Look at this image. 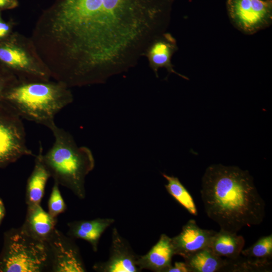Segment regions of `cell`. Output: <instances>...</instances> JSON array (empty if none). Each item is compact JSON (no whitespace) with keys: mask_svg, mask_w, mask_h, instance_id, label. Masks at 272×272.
Here are the masks:
<instances>
[{"mask_svg":"<svg viewBox=\"0 0 272 272\" xmlns=\"http://www.w3.org/2000/svg\"><path fill=\"white\" fill-rule=\"evenodd\" d=\"M200 194L207 215L221 229L237 233L264 218L265 202L253 177L238 167L210 166L202 178Z\"/></svg>","mask_w":272,"mask_h":272,"instance_id":"obj_1","label":"cell"},{"mask_svg":"<svg viewBox=\"0 0 272 272\" xmlns=\"http://www.w3.org/2000/svg\"><path fill=\"white\" fill-rule=\"evenodd\" d=\"M67 88L60 82L18 80L1 100L9 104L22 119L48 128L55 122V115L73 101Z\"/></svg>","mask_w":272,"mask_h":272,"instance_id":"obj_2","label":"cell"},{"mask_svg":"<svg viewBox=\"0 0 272 272\" xmlns=\"http://www.w3.org/2000/svg\"><path fill=\"white\" fill-rule=\"evenodd\" d=\"M48 128L54 141L48 151L42 154V162L54 182L84 199L86 177L95 166L92 152L86 147L78 146L73 136L55 122Z\"/></svg>","mask_w":272,"mask_h":272,"instance_id":"obj_3","label":"cell"},{"mask_svg":"<svg viewBox=\"0 0 272 272\" xmlns=\"http://www.w3.org/2000/svg\"><path fill=\"white\" fill-rule=\"evenodd\" d=\"M47 243L29 235L21 227L4 235L0 253V272H41L50 269Z\"/></svg>","mask_w":272,"mask_h":272,"instance_id":"obj_4","label":"cell"},{"mask_svg":"<svg viewBox=\"0 0 272 272\" xmlns=\"http://www.w3.org/2000/svg\"><path fill=\"white\" fill-rule=\"evenodd\" d=\"M33 155L27 146L22 118L7 103L0 101V168L25 156Z\"/></svg>","mask_w":272,"mask_h":272,"instance_id":"obj_5","label":"cell"},{"mask_svg":"<svg viewBox=\"0 0 272 272\" xmlns=\"http://www.w3.org/2000/svg\"><path fill=\"white\" fill-rule=\"evenodd\" d=\"M0 64L18 76L19 80L23 77L21 81H47L50 76L47 70L34 62L12 34L0 41Z\"/></svg>","mask_w":272,"mask_h":272,"instance_id":"obj_6","label":"cell"},{"mask_svg":"<svg viewBox=\"0 0 272 272\" xmlns=\"http://www.w3.org/2000/svg\"><path fill=\"white\" fill-rule=\"evenodd\" d=\"M50 270L53 272H84L86 269L79 249L71 237L55 228L47 241Z\"/></svg>","mask_w":272,"mask_h":272,"instance_id":"obj_7","label":"cell"},{"mask_svg":"<svg viewBox=\"0 0 272 272\" xmlns=\"http://www.w3.org/2000/svg\"><path fill=\"white\" fill-rule=\"evenodd\" d=\"M139 256L114 228L109 259L105 262L95 263L93 269L102 272H138L141 270L138 264Z\"/></svg>","mask_w":272,"mask_h":272,"instance_id":"obj_8","label":"cell"},{"mask_svg":"<svg viewBox=\"0 0 272 272\" xmlns=\"http://www.w3.org/2000/svg\"><path fill=\"white\" fill-rule=\"evenodd\" d=\"M216 233L212 230L200 228L193 219L189 220L182 227L181 232L171 238L175 255L184 259L209 245Z\"/></svg>","mask_w":272,"mask_h":272,"instance_id":"obj_9","label":"cell"},{"mask_svg":"<svg viewBox=\"0 0 272 272\" xmlns=\"http://www.w3.org/2000/svg\"><path fill=\"white\" fill-rule=\"evenodd\" d=\"M57 218H53L40 204L27 206L25 221L21 226L33 238L46 243L55 228Z\"/></svg>","mask_w":272,"mask_h":272,"instance_id":"obj_10","label":"cell"},{"mask_svg":"<svg viewBox=\"0 0 272 272\" xmlns=\"http://www.w3.org/2000/svg\"><path fill=\"white\" fill-rule=\"evenodd\" d=\"M175 255L171 238L165 234L145 255L139 256L138 264L141 270L147 269L157 272H166L172 266Z\"/></svg>","mask_w":272,"mask_h":272,"instance_id":"obj_11","label":"cell"},{"mask_svg":"<svg viewBox=\"0 0 272 272\" xmlns=\"http://www.w3.org/2000/svg\"><path fill=\"white\" fill-rule=\"evenodd\" d=\"M232 11L242 27L251 29L264 21L268 14V5L263 0H234Z\"/></svg>","mask_w":272,"mask_h":272,"instance_id":"obj_12","label":"cell"},{"mask_svg":"<svg viewBox=\"0 0 272 272\" xmlns=\"http://www.w3.org/2000/svg\"><path fill=\"white\" fill-rule=\"evenodd\" d=\"M114 220L111 218H97L92 220L76 221L67 224V235L72 238L81 239L90 243L96 252L99 239Z\"/></svg>","mask_w":272,"mask_h":272,"instance_id":"obj_13","label":"cell"},{"mask_svg":"<svg viewBox=\"0 0 272 272\" xmlns=\"http://www.w3.org/2000/svg\"><path fill=\"white\" fill-rule=\"evenodd\" d=\"M241 254L244 257L241 260L246 271L269 270L272 259V234L260 237L252 246L242 250Z\"/></svg>","mask_w":272,"mask_h":272,"instance_id":"obj_14","label":"cell"},{"mask_svg":"<svg viewBox=\"0 0 272 272\" xmlns=\"http://www.w3.org/2000/svg\"><path fill=\"white\" fill-rule=\"evenodd\" d=\"M42 153L43 148L40 143L38 153L35 155L34 168L26 184L25 198L27 206L40 204L47 180L51 177L42 162Z\"/></svg>","mask_w":272,"mask_h":272,"instance_id":"obj_15","label":"cell"},{"mask_svg":"<svg viewBox=\"0 0 272 272\" xmlns=\"http://www.w3.org/2000/svg\"><path fill=\"white\" fill-rule=\"evenodd\" d=\"M244 245L243 236L237 233L220 229L212 237L209 247L220 257L236 259L239 257Z\"/></svg>","mask_w":272,"mask_h":272,"instance_id":"obj_16","label":"cell"},{"mask_svg":"<svg viewBox=\"0 0 272 272\" xmlns=\"http://www.w3.org/2000/svg\"><path fill=\"white\" fill-rule=\"evenodd\" d=\"M190 272H216L224 269L229 259H223L209 247L202 249L184 259Z\"/></svg>","mask_w":272,"mask_h":272,"instance_id":"obj_17","label":"cell"},{"mask_svg":"<svg viewBox=\"0 0 272 272\" xmlns=\"http://www.w3.org/2000/svg\"><path fill=\"white\" fill-rule=\"evenodd\" d=\"M162 175L167 181L165 187L168 193L190 214L197 216V212L194 200L179 179L164 173H163Z\"/></svg>","mask_w":272,"mask_h":272,"instance_id":"obj_18","label":"cell"},{"mask_svg":"<svg viewBox=\"0 0 272 272\" xmlns=\"http://www.w3.org/2000/svg\"><path fill=\"white\" fill-rule=\"evenodd\" d=\"M172 54L170 45L164 41L155 43L148 52V58L154 70L156 72L159 67L165 66L172 71L170 59Z\"/></svg>","mask_w":272,"mask_h":272,"instance_id":"obj_19","label":"cell"},{"mask_svg":"<svg viewBox=\"0 0 272 272\" xmlns=\"http://www.w3.org/2000/svg\"><path fill=\"white\" fill-rule=\"evenodd\" d=\"M59 185L57 182H54L48 200V213L54 218H57L66 210V205L61 196Z\"/></svg>","mask_w":272,"mask_h":272,"instance_id":"obj_20","label":"cell"},{"mask_svg":"<svg viewBox=\"0 0 272 272\" xmlns=\"http://www.w3.org/2000/svg\"><path fill=\"white\" fill-rule=\"evenodd\" d=\"M17 80V78L12 72L0 64V100Z\"/></svg>","mask_w":272,"mask_h":272,"instance_id":"obj_21","label":"cell"},{"mask_svg":"<svg viewBox=\"0 0 272 272\" xmlns=\"http://www.w3.org/2000/svg\"><path fill=\"white\" fill-rule=\"evenodd\" d=\"M12 25L10 22L0 21V41L3 40L11 35Z\"/></svg>","mask_w":272,"mask_h":272,"instance_id":"obj_22","label":"cell"},{"mask_svg":"<svg viewBox=\"0 0 272 272\" xmlns=\"http://www.w3.org/2000/svg\"><path fill=\"white\" fill-rule=\"evenodd\" d=\"M166 272H190V270L185 262L176 261L174 266H170Z\"/></svg>","mask_w":272,"mask_h":272,"instance_id":"obj_23","label":"cell"},{"mask_svg":"<svg viewBox=\"0 0 272 272\" xmlns=\"http://www.w3.org/2000/svg\"><path fill=\"white\" fill-rule=\"evenodd\" d=\"M17 6V0H0V10L13 9Z\"/></svg>","mask_w":272,"mask_h":272,"instance_id":"obj_24","label":"cell"},{"mask_svg":"<svg viewBox=\"0 0 272 272\" xmlns=\"http://www.w3.org/2000/svg\"><path fill=\"white\" fill-rule=\"evenodd\" d=\"M6 208L3 200L0 198V226L6 215Z\"/></svg>","mask_w":272,"mask_h":272,"instance_id":"obj_25","label":"cell"},{"mask_svg":"<svg viewBox=\"0 0 272 272\" xmlns=\"http://www.w3.org/2000/svg\"><path fill=\"white\" fill-rule=\"evenodd\" d=\"M2 20L1 17V15H0V21H1Z\"/></svg>","mask_w":272,"mask_h":272,"instance_id":"obj_26","label":"cell"}]
</instances>
